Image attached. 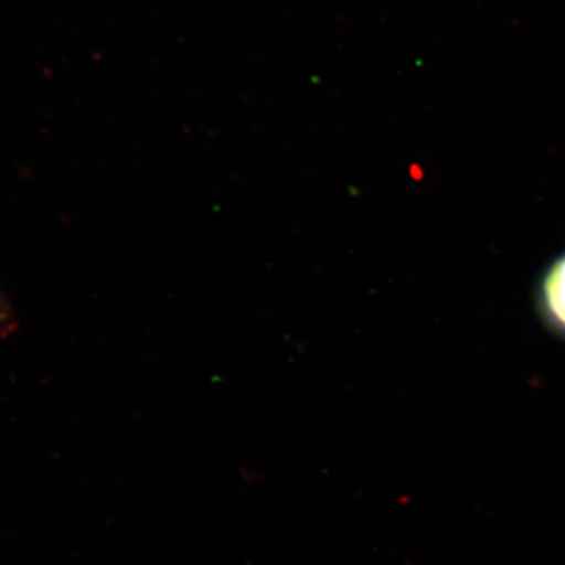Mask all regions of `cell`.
<instances>
[{"mask_svg":"<svg viewBox=\"0 0 565 565\" xmlns=\"http://www.w3.org/2000/svg\"><path fill=\"white\" fill-rule=\"evenodd\" d=\"M541 310L550 326L565 334V253L555 259L542 278Z\"/></svg>","mask_w":565,"mask_h":565,"instance_id":"obj_1","label":"cell"}]
</instances>
